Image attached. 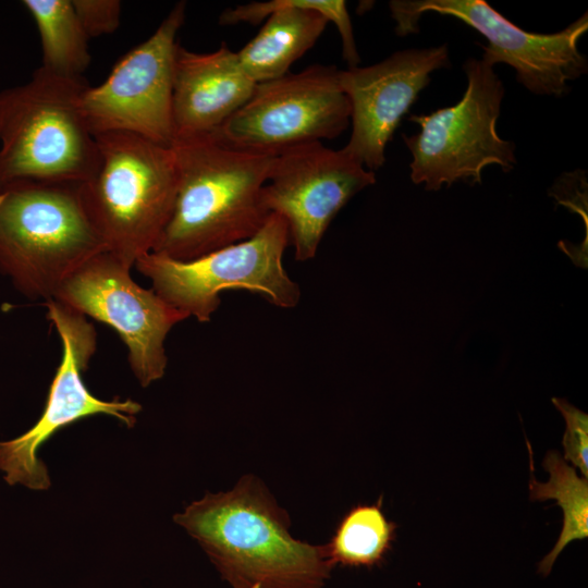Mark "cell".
<instances>
[{
	"label": "cell",
	"instance_id": "6da1fadb",
	"mask_svg": "<svg viewBox=\"0 0 588 588\" xmlns=\"http://www.w3.org/2000/svg\"><path fill=\"white\" fill-rule=\"evenodd\" d=\"M231 588H322L333 565L324 546L295 539L290 518L264 482L242 477L173 516Z\"/></svg>",
	"mask_w": 588,
	"mask_h": 588
},
{
	"label": "cell",
	"instance_id": "7a4b0ae2",
	"mask_svg": "<svg viewBox=\"0 0 588 588\" xmlns=\"http://www.w3.org/2000/svg\"><path fill=\"white\" fill-rule=\"evenodd\" d=\"M177 191L151 253L192 260L255 235L271 213L262 191L275 156L238 150L212 133L176 138Z\"/></svg>",
	"mask_w": 588,
	"mask_h": 588
},
{
	"label": "cell",
	"instance_id": "3957f363",
	"mask_svg": "<svg viewBox=\"0 0 588 588\" xmlns=\"http://www.w3.org/2000/svg\"><path fill=\"white\" fill-rule=\"evenodd\" d=\"M88 85L39 66L0 91V192L21 182L79 185L94 174L98 145L82 110Z\"/></svg>",
	"mask_w": 588,
	"mask_h": 588
},
{
	"label": "cell",
	"instance_id": "277c9868",
	"mask_svg": "<svg viewBox=\"0 0 588 588\" xmlns=\"http://www.w3.org/2000/svg\"><path fill=\"white\" fill-rule=\"evenodd\" d=\"M98 163L79 185L106 250L125 265L151 253L173 210L177 166L172 146L130 133L95 135Z\"/></svg>",
	"mask_w": 588,
	"mask_h": 588
},
{
	"label": "cell",
	"instance_id": "5b68a950",
	"mask_svg": "<svg viewBox=\"0 0 588 588\" xmlns=\"http://www.w3.org/2000/svg\"><path fill=\"white\" fill-rule=\"evenodd\" d=\"M79 185L21 182L0 192V269L29 298L52 299L71 273L106 250Z\"/></svg>",
	"mask_w": 588,
	"mask_h": 588
},
{
	"label": "cell",
	"instance_id": "8992f818",
	"mask_svg": "<svg viewBox=\"0 0 588 588\" xmlns=\"http://www.w3.org/2000/svg\"><path fill=\"white\" fill-rule=\"evenodd\" d=\"M289 244L285 220L271 213L248 240L186 261L149 253L134 267L168 304L204 323L218 310L224 290H246L283 309L297 306L299 285L283 265Z\"/></svg>",
	"mask_w": 588,
	"mask_h": 588
},
{
	"label": "cell",
	"instance_id": "52a82bcc",
	"mask_svg": "<svg viewBox=\"0 0 588 588\" xmlns=\"http://www.w3.org/2000/svg\"><path fill=\"white\" fill-rule=\"evenodd\" d=\"M467 87L457 103L409 120L420 132L403 136L412 152L411 179L428 191L464 181L481 183L483 169L498 164L510 171L516 164L515 145L497 132L504 87L493 65L482 58L464 63Z\"/></svg>",
	"mask_w": 588,
	"mask_h": 588
},
{
	"label": "cell",
	"instance_id": "ba28073f",
	"mask_svg": "<svg viewBox=\"0 0 588 588\" xmlns=\"http://www.w3.org/2000/svg\"><path fill=\"white\" fill-rule=\"evenodd\" d=\"M339 71L315 64L257 83L247 102L212 134L231 148L270 156L335 138L351 122Z\"/></svg>",
	"mask_w": 588,
	"mask_h": 588
},
{
	"label": "cell",
	"instance_id": "9c48e42d",
	"mask_svg": "<svg viewBox=\"0 0 588 588\" xmlns=\"http://www.w3.org/2000/svg\"><path fill=\"white\" fill-rule=\"evenodd\" d=\"M389 8L400 36L418 32V21L427 12L458 19L488 40L482 46L486 62L512 66L517 81L536 95L563 96L568 83L588 70L578 49L588 29L587 13L560 32L539 34L519 28L483 0H392Z\"/></svg>",
	"mask_w": 588,
	"mask_h": 588
},
{
	"label": "cell",
	"instance_id": "30bf717a",
	"mask_svg": "<svg viewBox=\"0 0 588 588\" xmlns=\"http://www.w3.org/2000/svg\"><path fill=\"white\" fill-rule=\"evenodd\" d=\"M131 269L110 252H100L71 273L52 299L111 327L127 347L134 376L146 388L164 376L166 339L188 317L136 283Z\"/></svg>",
	"mask_w": 588,
	"mask_h": 588
},
{
	"label": "cell",
	"instance_id": "8fae6325",
	"mask_svg": "<svg viewBox=\"0 0 588 588\" xmlns=\"http://www.w3.org/2000/svg\"><path fill=\"white\" fill-rule=\"evenodd\" d=\"M47 318L62 343V357L51 381L44 412L22 436L0 442V469L9 485L17 482L33 490H46L50 478L38 457L40 446L57 431L89 416L106 414L132 428L142 405L131 399L103 401L93 395L83 373L95 354L97 333L87 318L56 299L45 302Z\"/></svg>",
	"mask_w": 588,
	"mask_h": 588
},
{
	"label": "cell",
	"instance_id": "7c38bea8",
	"mask_svg": "<svg viewBox=\"0 0 588 588\" xmlns=\"http://www.w3.org/2000/svg\"><path fill=\"white\" fill-rule=\"evenodd\" d=\"M185 8V2L176 3L151 36L120 58L100 85H88L82 110L94 135L130 133L172 146L176 36Z\"/></svg>",
	"mask_w": 588,
	"mask_h": 588
},
{
	"label": "cell",
	"instance_id": "4fadbf2b",
	"mask_svg": "<svg viewBox=\"0 0 588 588\" xmlns=\"http://www.w3.org/2000/svg\"><path fill=\"white\" fill-rule=\"evenodd\" d=\"M375 182V172L343 148L313 142L274 157L262 199L269 213L285 220L295 259L306 261L316 256L338 212Z\"/></svg>",
	"mask_w": 588,
	"mask_h": 588
},
{
	"label": "cell",
	"instance_id": "5bb4252c",
	"mask_svg": "<svg viewBox=\"0 0 588 588\" xmlns=\"http://www.w3.org/2000/svg\"><path fill=\"white\" fill-rule=\"evenodd\" d=\"M449 65L446 45L396 51L383 61L339 71L351 103L352 133L343 149L372 172L385 162V147L430 73Z\"/></svg>",
	"mask_w": 588,
	"mask_h": 588
},
{
	"label": "cell",
	"instance_id": "9a60e30c",
	"mask_svg": "<svg viewBox=\"0 0 588 588\" xmlns=\"http://www.w3.org/2000/svg\"><path fill=\"white\" fill-rule=\"evenodd\" d=\"M265 19L259 33L236 52L242 69L255 83L287 74L290 66L315 45L329 22L339 30L343 59L348 68L358 66L360 59L345 1L250 2L225 10L219 23L255 25Z\"/></svg>",
	"mask_w": 588,
	"mask_h": 588
},
{
	"label": "cell",
	"instance_id": "2e32d148",
	"mask_svg": "<svg viewBox=\"0 0 588 588\" xmlns=\"http://www.w3.org/2000/svg\"><path fill=\"white\" fill-rule=\"evenodd\" d=\"M256 84L224 42L207 53L179 45L172 98L174 139L213 133L247 102Z\"/></svg>",
	"mask_w": 588,
	"mask_h": 588
},
{
	"label": "cell",
	"instance_id": "e0dca14e",
	"mask_svg": "<svg viewBox=\"0 0 588 588\" xmlns=\"http://www.w3.org/2000/svg\"><path fill=\"white\" fill-rule=\"evenodd\" d=\"M529 451L531 501L553 499L563 511V527L552 550L541 560L538 572L548 576L560 553L575 540L588 537V478L579 476L574 466L563 455L549 451L543 458V468L549 473L547 482L537 481L534 475L532 451Z\"/></svg>",
	"mask_w": 588,
	"mask_h": 588
},
{
	"label": "cell",
	"instance_id": "ac0fdd59",
	"mask_svg": "<svg viewBox=\"0 0 588 588\" xmlns=\"http://www.w3.org/2000/svg\"><path fill=\"white\" fill-rule=\"evenodd\" d=\"M40 37L41 68L69 77H83L91 57L88 36L72 0H24Z\"/></svg>",
	"mask_w": 588,
	"mask_h": 588
},
{
	"label": "cell",
	"instance_id": "d6986e66",
	"mask_svg": "<svg viewBox=\"0 0 588 588\" xmlns=\"http://www.w3.org/2000/svg\"><path fill=\"white\" fill-rule=\"evenodd\" d=\"M397 525L382 511V497L372 504L352 507L324 544L333 566L372 567L382 563L395 539Z\"/></svg>",
	"mask_w": 588,
	"mask_h": 588
},
{
	"label": "cell",
	"instance_id": "ffe728a7",
	"mask_svg": "<svg viewBox=\"0 0 588 588\" xmlns=\"http://www.w3.org/2000/svg\"><path fill=\"white\" fill-rule=\"evenodd\" d=\"M552 403L565 420L563 458L588 478V415L564 399L553 397Z\"/></svg>",
	"mask_w": 588,
	"mask_h": 588
},
{
	"label": "cell",
	"instance_id": "44dd1931",
	"mask_svg": "<svg viewBox=\"0 0 588 588\" xmlns=\"http://www.w3.org/2000/svg\"><path fill=\"white\" fill-rule=\"evenodd\" d=\"M72 4L88 38L112 34L120 26L119 0H72Z\"/></svg>",
	"mask_w": 588,
	"mask_h": 588
}]
</instances>
